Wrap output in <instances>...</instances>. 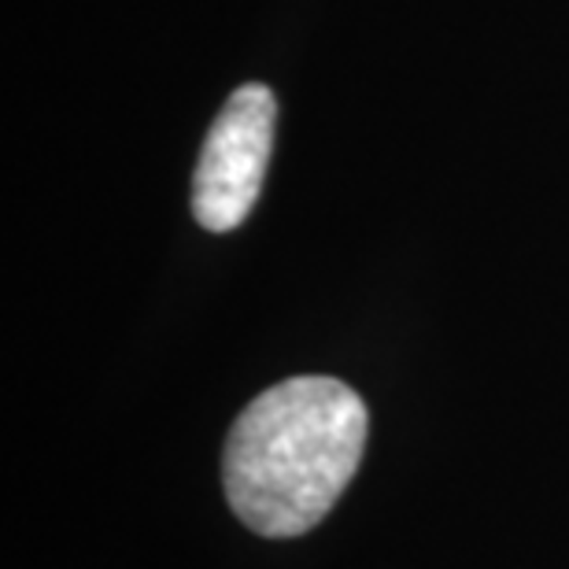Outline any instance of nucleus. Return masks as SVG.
<instances>
[{
  "mask_svg": "<svg viewBox=\"0 0 569 569\" xmlns=\"http://www.w3.org/2000/svg\"><path fill=\"white\" fill-rule=\"evenodd\" d=\"M370 415L337 378H289L230 429L222 481L233 515L270 540L311 532L359 470Z\"/></svg>",
  "mask_w": 569,
  "mask_h": 569,
  "instance_id": "f257e3e1",
  "label": "nucleus"
},
{
  "mask_svg": "<svg viewBox=\"0 0 569 569\" xmlns=\"http://www.w3.org/2000/svg\"><path fill=\"white\" fill-rule=\"evenodd\" d=\"M274 122L278 100L267 86L248 82L226 100L192 174V214L203 230L230 233L252 214L274 148Z\"/></svg>",
  "mask_w": 569,
  "mask_h": 569,
  "instance_id": "f03ea898",
  "label": "nucleus"
}]
</instances>
